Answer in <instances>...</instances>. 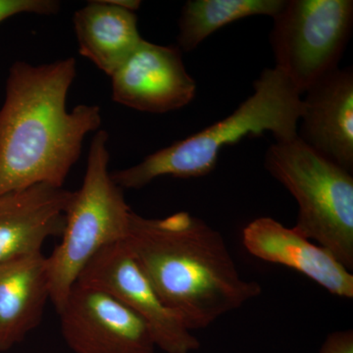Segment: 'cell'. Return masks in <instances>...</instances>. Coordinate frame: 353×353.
<instances>
[{
  "mask_svg": "<svg viewBox=\"0 0 353 353\" xmlns=\"http://www.w3.org/2000/svg\"><path fill=\"white\" fill-rule=\"evenodd\" d=\"M75 58L52 63L15 62L0 109V194L38 183L63 188L88 132L101 126V108L67 110Z\"/></svg>",
  "mask_w": 353,
  "mask_h": 353,
  "instance_id": "1",
  "label": "cell"
},
{
  "mask_svg": "<svg viewBox=\"0 0 353 353\" xmlns=\"http://www.w3.org/2000/svg\"><path fill=\"white\" fill-rule=\"evenodd\" d=\"M125 243L162 301L192 332L261 294L259 283L241 277L222 234L189 212L164 218L132 212Z\"/></svg>",
  "mask_w": 353,
  "mask_h": 353,
  "instance_id": "2",
  "label": "cell"
},
{
  "mask_svg": "<svg viewBox=\"0 0 353 353\" xmlns=\"http://www.w3.org/2000/svg\"><path fill=\"white\" fill-rule=\"evenodd\" d=\"M254 92L225 119L146 157L141 163L111 173L121 189L139 190L163 176L201 178L214 170L224 146L246 137L273 134L276 141L296 139L303 99L277 68H267Z\"/></svg>",
  "mask_w": 353,
  "mask_h": 353,
  "instance_id": "3",
  "label": "cell"
},
{
  "mask_svg": "<svg viewBox=\"0 0 353 353\" xmlns=\"http://www.w3.org/2000/svg\"><path fill=\"white\" fill-rule=\"evenodd\" d=\"M108 132L97 131L90 143L80 190L72 192L62 240L48 261L50 301L63 308L81 272L102 248L126 240L132 211L108 170Z\"/></svg>",
  "mask_w": 353,
  "mask_h": 353,
  "instance_id": "4",
  "label": "cell"
},
{
  "mask_svg": "<svg viewBox=\"0 0 353 353\" xmlns=\"http://www.w3.org/2000/svg\"><path fill=\"white\" fill-rule=\"evenodd\" d=\"M264 166L299 204L296 224L292 228L326 248L352 271V172L322 157L299 137L269 146Z\"/></svg>",
  "mask_w": 353,
  "mask_h": 353,
  "instance_id": "5",
  "label": "cell"
},
{
  "mask_svg": "<svg viewBox=\"0 0 353 353\" xmlns=\"http://www.w3.org/2000/svg\"><path fill=\"white\" fill-rule=\"evenodd\" d=\"M276 67L301 95L339 68L352 34V0H287L273 18Z\"/></svg>",
  "mask_w": 353,
  "mask_h": 353,
  "instance_id": "6",
  "label": "cell"
},
{
  "mask_svg": "<svg viewBox=\"0 0 353 353\" xmlns=\"http://www.w3.org/2000/svg\"><path fill=\"white\" fill-rule=\"evenodd\" d=\"M76 283L102 290L131 309L148 325L155 347L165 353H192L201 347L182 318L162 301L125 241L97 252Z\"/></svg>",
  "mask_w": 353,
  "mask_h": 353,
  "instance_id": "7",
  "label": "cell"
},
{
  "mask_svg": "<svg viewBox=\"0 0 353 353\" xmlns=\"http://www.w3.org/2000/svg\"><path fill=\"white\" fill-rule=\"evenodd\" d=\"M74 353H155L148 325L106 292L76 283L58 312Z\"/></svg>",
  "mask_w": 353,
  "mask_h": 353,
  "instance_id": "8",
  "label": "cell"
},
{
  "mask_svg": "<svg viewBox=\"0 0 353 353\" xmlns=\"http://www.w3.org/2000/svg\"><path fill=\"white\" fill-rule=\"evenodd\" d=\"M110 78L113 101L141 112L178 110L196 94V83L185 69L182 50L145 39Z\"/></svg>",
  "mask_w": 353,
  "mask_h": 353,
  "instance_id": "9",
  "label": "cell"
},
{
  "mask_svg": "<svg viewBox=\"0 0 353 353\" xmlns=\"http://www.w3.org/2000/svg\"><path fill=\"white\" fill-rule=\"evenodd\" d=\"M304 94L297 136L322 157L352 172V68L339 67Z\"/></svg>",
  "mask_w": 353,
  "mask_h": 353,
  "instance_id": "10",
  "label": "cell"
},
{
  "mask_svg": "<svg viewBox=\"0 0 353 353\" xmlns=\"http://www.w3.org/2000/svg\"><path fill=\"white\" fill-rule=\"evenodd\" d=\"M243 243L253 256L294 269L334 296L352 299V271L294 228L271 217L257 218L243 229Z\"/></svg>",
  "mask_w": 353,
  "mask_h": 353,
  "instance_id": "11",
  "label": "cell"
},
{
  "mask_svg": "<svg viewBox=\"0 0 353 353\" xmlns=\"http://www.w3.org/2000/svg\"><path fill=\"white\" fill-rule=\"evenodd\" d=\"M72 192L38 183L0 194V262L41 252L48 238L61 236Z\"/></svg>",
  "mask_w": 353,
  "mask_h": 353,
  "instance_id": "12",
  "label": "cell"
},
{
  "mask_svg": "<svg viewBox=\"0 0 353 353\" xmlns=\"http://www.w3.org/2000/svg\"><path fill=\"white\" fill-rule=\"evenodd\" d=\"M50 299L43 252L0 262V352L15 347L39 326Z\"/></svg>",
  "mask_w": 353,
  "mask_h": 353,
  "instance_id": "13",
  "label": "cell"
},
{
  "mask_svg": "<svg viewBox=\"0 0 353 353\" xmlns=\"http://www.w3.org/2000/svg\"><path fill=\"white\" fill-rule=\"evenodd\" d=\"M79 52L111 77L143 39L136 13L105 1H90L73 17Z\"/></svg>",
  "mask_w": 353,
  "mask_h": 353,
  "instance_id": "14",
  "label": "cell"
},
{
  "mask_svg": "<svg viewBox=\"0 0 353 353\" xmlns=\"http://www.w3.org/2000/svg\"><path fill=\"white\" fill-rule=\"evenodd\" d=\"M285 0H190L179 18L178 48L196 50L221 28L252 16L274 18Z\"/></svg>",
  "mask_w": 353,
  "mask_h": 353,
  "instance_id": "15",
  "label": "cell"
},
{
  "mask_svg": "<svg viewBox=\"0 0 353 353\" xmlns=\"http://www.w3.org/2000/svg\"><path fill=\"white\" fill-rule=\"evenodd\" d=\"M57 0H0V23L19 14L54 15L60 11Z\"/></svg>",
  "mask_w": 353,
  "mask_h": 353,
  "instance_id": "16",
  "label": "cell"
},
{
  "mask_svg": "<svg viewBox=\"0 0 353 353\" xmlns=\"http://www.w3.org/2000/svg\"><path fill=\"white\" fill-rule=\"evenodd\" d=\"M320 353H353L352 330L330 334L323 343Z\"/></svg>",
  "mask_w": 353,
  "mask_h": 353,
  "instance_id": "17",
  "label": "cell"
}]
</instances>
